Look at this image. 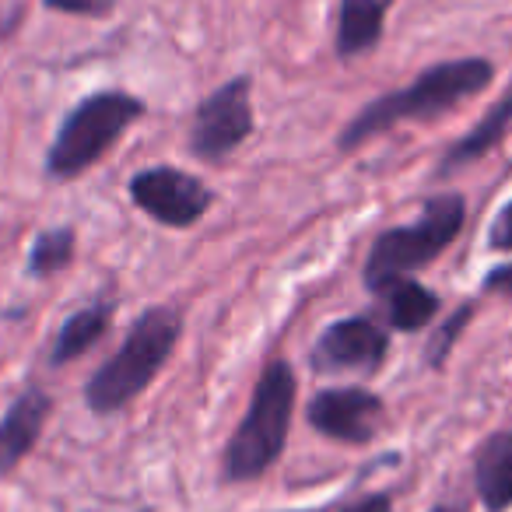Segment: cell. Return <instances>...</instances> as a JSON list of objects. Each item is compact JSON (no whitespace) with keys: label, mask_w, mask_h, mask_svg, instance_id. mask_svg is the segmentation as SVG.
<instances>
[{"label":"cell","mask_w":512,"mask_h":512,"mask_svg":"<svg viewBox=\"0 0 512 512\" xmlns=\"http://www.w3.org/2000/svg\"><path fill=\"white\" fill-rule=\"evenodd\" d=\"M491 78H495V64L484 57L446 60V64L428 67L407 88L379 95L369 106L358 109L348 120V127L337 134V148L348 155V151H358L372 137L400 127V123L439 120V116L453 113L456 106L470 102L474 95H481L491 85Z\"/></svg>","instance_id":"6da1fadb"},{"label":"cell","mask_w":512,"mask_h":512,"mask_svg":"<svg viewBox=\"0 0 512 512\" xmlns=\"http://www.w3.org/2000/svg\"><path fill=\"white\" fill-rule=\"evenodd\" d=\"M299 379L285 358H271L253 386V397L221 456V481L246 484L264 477L288 446Z\"/></svg>","instance_id":"7a4b0ae2"},{"label":"cell","mask_w":512,"mask_h":512,"mask_svg":"<svg viewBox=\"0 0 512 512\" xmlns=\"http://www.w3.org/2000/svg\"><path fill=\"white\" fill-rule=\"evenodd\" d=\"M183 337V316L172 306H151L134 320L127 330L123 344L116 348L113 358L92 372L85 383V404L92 414H120L130 407L165 369V362L176 351Z\"/></svg>","instance_id":"3957f363"},{"label":"cell","mask_w":512,"mask_h":512,"mask_svg":"<svg viewBox=\"0 0 512 512\" xmlns=\"http://www.w3.org/2000/svg\"><path fill=\"white\" fill-rule=\"evenodd\" d=\"M144 116V102L120 88H106L81 99L64 116L50 151H46V176L57 183L85 176L95 162L113 151V144Z\"/></svg>","instance_id":"277c9868"},{"label":"cell","mask_w":512,"mask_h":512,"mask_svg":"<svg viewBox=\"0 0 512 512\" xmlns=\"http://www.w3.org/2000/svg\"><path fill=\"white\" fill-rule=\"evenodd\" d=\"M467 221V200L460 193H439L421 207V218L411 225L386 228L376 235L365 260V288H376L386 278H411L414 271L435 264Z\"/></svg>","instance_id":"5b68a950"},{"label":"cell","mask_w":512,"mask_h":512,"mask_svg":"<svg viewBox=\"0 0 512 512\" xmlns=\"http://www.w3.org/2000/svg\"><path fill=\"white\" fill-rule=\"evenodd\" d=\"M253 134V81L246 74L228 78L211 92L190 120V151L207 165H221Z\"/></svg>","instance_id":"8992f818"},{"label":"cell","mask_w":512,"mask_h":512,"mask_svg":"<svg viewBox=\"0 0 512 512\" xmlns=\"http://www.w3.org/2000/svg\"><path fill=\"white\" fill-rule=\"evenodd\" d=\"M130 200L137 211L165 228H193L214 204V193L204 179L176 169V165H151L130 179Z\"/></svg>","instance_id":"52a82bcc"},{"label":"cell","mask_w":512,"mask_h":512,"mask_svg":"<svg viewBox=\"0 0 512 512\" xmlns=\"http://www.w3.org/2000/svg\"><path fill=\"white\" fill-rule=\"evenodd\" d=\"M306 418L323 439L344 446H369L386 425V404L365 386H334L320 390L306 407Z\"/></svg>","instance_id":"ba28073f"},{"label":"cell","mask_w":512,"mask_h":512,"mask_svg":"<svg viewBox=\"0 0 512 512\" xmlns=\"http://www.w3.org/2000/svg\"><path fill=\"white\" fill-rule=\"evenodd\" d=\"M386 351L390 337L372 316H344L316 337L309 358L316 372H376Z\"/></svg>","instance_id":"9c48e42d"},{"label":"cell","mask_w":512,"mask_h":512,"mask_svg":"<svg viewBox=\"0 0 512 512\" xmlns=\"http://www.w3.org/2000/svg\"><path fill=\"white\" fill-rule=\"evenodd\" d=\"M53 414V397L43 386H29L15 397V404L0 418V477L15 474L22 460L39 446L46 432V421Z\"/></svg>","instance_id":"30bf717a"},{"label":"cell","mask_w":512,"mask_h":512,"mask_svg":"<svg viewBox=\"0 0 512 512\" xmlns=\"http://www.w3.org/2000/svg\"><path fill=\"white\" fill-rule=\"evenodd\" d=\"M474 488L488 512L512 509V428H498L474 449Z\"/></svg>","instance_id":"8fae6325"},{"label":"cell","mask_w":512,"mask_h":512,"mask_svg":"<svg viewBox=\"0 0 512 512\" xmlns=\"http://www.w3.org/2000/svg\"><path fill=\"white\" fill-rule=\"evenodd\" d=\"M509 127H512V88L481 116V120H477L474 130H467L460 141H453L446 151H442L439 165H435V176H453V172L481 162L488 151H495L498 144L505 141Z\"/></svg>","instance_id":"7c38bea8"},{"label":"cell","mask_w":512,"mask_h":512,"mask_svg":"<svg viewBox=\"0 0 512 512\" xmlns=\"http://www.w3.org/2000/svg\"><path fill=\"white\" fill-rule=\"evenodd\" d=\"M372 295H379V306H383V320L393 330H425L428 323H435L439 316V295L428 292L425 285H418L414 278H386L376 288H369Z\"/></svg>","instance_id":"4fadbf2b"},{"label":"cell","mask_w":512,"mask_h":512,"mask_svg":"<svg viewBox=\"0 0 512 512\" xmlns=\"http://www.w3.org/2000/svg\"><path fill=\"white\" fill-rule=\"evenodd\" d=\"M113 313H116V302L99 299V302H92V306H81L78 313L67 316L64 327L53 337V351H50L53 369H64V365L78 362L81 355H88V351L109 334Z\"/></svg>","instance_id":"5bb4252c"},{"label":"cell","mask_w":512,"mask_h":512,"mask_svg":"<svg viewBox=\"0 0 512 512\" xmlns=\"http://www.w3.org/2000/svg\"><path fill=\"white\" fill-rule=\"evenodd\" d=\"M393 0H341L337 11V57L355 60L362 53L376 50L386 29V15H390Z\"/></svg>","instance_id":"9a60e30c"},{"label":"cell","mask_w":512,"mask_h":512,"mask_svg":"<svg viewBox=\"0 0 512 512\" xmlns=\"http://www.w3.org/2000/svg\"><path fill=\"white\" fill-rule=\"evenodd\" d=\"M74 253H78V232L71 225L60 228H46L32 239L29 249V278L32 281H46L64 274L74 264Z\"/></svg>","instance_id":"2e32d148"},{"label":"cell","mask_w":512,"mask_h":512,"mask_svg":"<svg viewBox=\"0 0 512 512\" xmlns=\"http://www.w3.org/2000/svg\"><path fill=\"white\" fill-rule=\"evenodd\" d=\"M474 309H477L474 302H463L449 320H442L439 327L432 330V341H428V348H425V362L432 365V369H442V365H446L449 351L456 348L460 334L470 327V320H474Z\"/></svg>","instance_id":"e0dca14e"},{"label":"cell","mask_w":512,"mask_h":512,"mask_svg":"<svg viewBox=\"0 0 512 512\" xmlns=\"http://www.w3.org/2000/svg\"><path fill=\"white\" fill-rule=\"evenodd\" d=\"M46 8L57 15H74V18H109L116 11L120 0H43Z\"/></svg>","instance_id":"ac0fdd59"},{"label":"cell","mask_w":512,"mask_h":512,"mask_svg":"<svg viewBox=\"0 0 512 512\" xmlns=\"http://www.w3.org/2000/svg\"><path fill=\"white\" fill-rule=\"evenodd\" d=\"M488 249H495V253H512V200L491 218Z\"/></svg>","instance_id":"d6986e66"},{"label":"cell","mask_w":512,"mask_h":512,"mask_svg":"<svg viewBox=\"0 0 512 512\" xmlns=\"http://www.w3.org/2000/svg\"><path fill=\"white\" fill-rule=\"evenodd\" d=\"M337 512H393V498H390V491H369V495L351 498V502L341 505Z\"/></svg>","instance_id":"ffe728a7"},{"label":"cell","mask_w":512,"mask_h":512,"mask_svg":"<svg viewBox=\"0 0 512 512\" xmlns=\"http://www.w3.org/2000/svg\"><path fill=\"white\" fill-rule=\"evenodd\" d=\"M484 292L488 295H502V299L512 302V260H505V264H498L495 271L484 274Z\"/></svg>","instance_id":"44dd1931"},{"label":"cell","mask_w":512,"mask_h":512,"mask_svg":"<svg viewBox=\"0 0 512 512\" xmlns=\"http://www.w3.org/2000/svg\"><path fill=\"white\" fill-rule=\"evenodd\" d=\"M432 512H467V505L463 502H442V505H435Z\"/></svg>","instance_id":"7402d4cb"},{"label":"cell","mask_w":512,"mask_h":512,"mask_svg":"<svg viewBox=\"0 0 512 512\" xmlns=\"http://www.w3.org/2000/svg\"><path fill=\"white\" fill-rule=\"evenodd\" d=\"M302 512H327V509H302Z\"/></svg>","instance_id":"603a6c76"}]
</instances>
